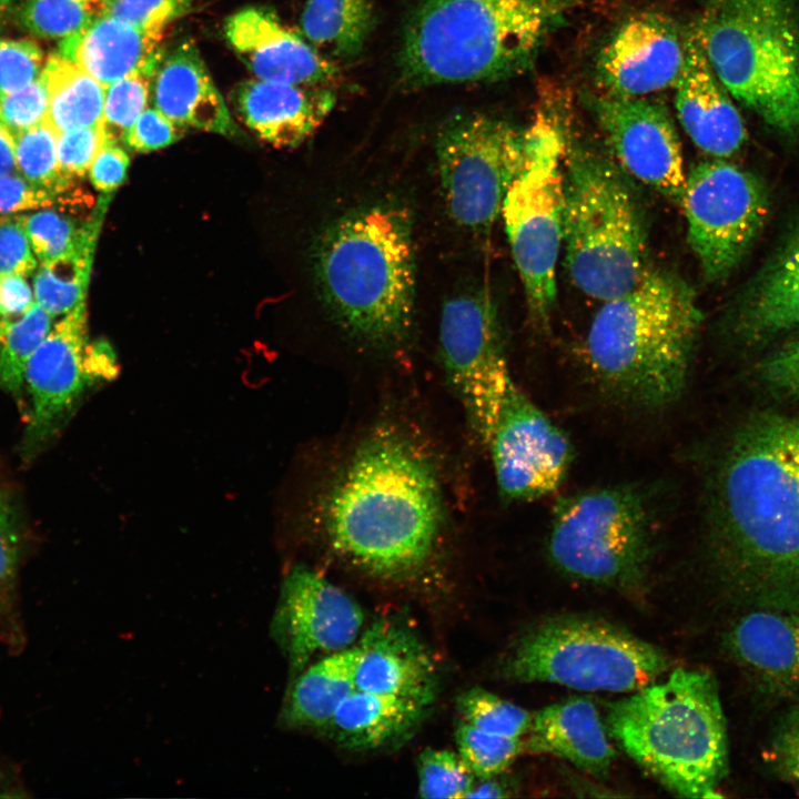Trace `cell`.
I'll list each match as a JSON object with an SVG mask.
<instances>
[{"instance_id": "6da1fadb", "label": "cell", "mask_w": 799, "mask_h": 799, "mask_svg": "<svg viewBox=\"0 0 799 799\" xmlns=\"http://www.w3.org/2000/svg\"><path fill=\"white\" fill-rule=\"evenodd\" d=\"M709 497L707 557L722 596L744 610L799 609V416L740 425Z\"/></svg>"}, {"instance_id": "7a4b0ae2", "label": "cell", "mask_w": 799, "mask_h": 799, "mask_svg": "<svg viewBox=\"0 0 799 799\" xmlns=\"http://www.w3.org/2000/svg\"><path fill=\"white\" fill-rule=\"evenodd\" d=\"M314 518L327 548L357 569L388 578L421 572L451 524L435 451L412 425L377 422L330 475Z\"/></svg>"}, {"instance_id": "3957f363", "label": "cell", "mask_w": 799, "mask_h": 799, "mask_svg": "<svg viewBox=\"0 0 799 799\" xmlns=\"http://www.w3.org/2000/svg\"><path fill=\"white\" fill-rule=\"evenodd\" d=\"M579 0H423L400 49L409 89L489 82L528 69Z\"/></svg>"}, {"instance_id": "277c9868", "label": "cell", "mask_w": 799, "mask_h": 799, "mask_svg": "<svg viewBox=\"0 0 799 799\" xmlns=\"http://www.w3.org/2000/svg\"><path fill=\"white\" fill-rule=\"evenodd\" d=\"M702 321L692 289L648 267L627 292L604 302L587 333V362L626 403L663 408L680 397Z\"/></svg>"}, {"instance_id": "5b68a950", "label": "cell", "mask_w": 799, "mask_h": 799, "mask_svg": "<svg viewBox=\"0 0 799 799\" xmlns=\"http://www.w3.org/2000/svg\"><path fill=\"white\" fill-rule=\"evenodd\" d=\"M406 208L380 204L334 222L316 247V275L341 326L357 341L390 350L412 327L415 263Z\"/></svg>"}, {"instance_id": "8992f818", "label": "cell", "mask_w": 799, "mask_h": 799, "mask_svg": "<svg viewBox=\"0 0 799 799\" xmlns=\"http://www.w3.org/2000/svg\"><path fill=\"white\" fill-rule=\"evenodd\" d=\"M606 727L624 752L672 793L720 796L728 735L710 671L676 668L665 680L610 704Z\"/></svg>"}, {"instance_id": "52a82bcc", "label": "cell", "mask_w": 799, "mask_h": 799, "mask_svg": "<svg viewBox=\"0 0 799 799\" xmlns=\"http://www.w3.org/2000/svg\"><path fill=\"white\" fill-rule=\"evenodd\" d=\"M647 223L628 174L594 149L566 138L563 247L575 286L607 301L649 267Z\"/></svg>"}, {"instance_id": "ba28073f", "label": "cell", "mask_w": 799, "mask_h": 799, "mask_svg": "<svg viewBox=\"0 0 799 799\" xmlns=\"http://www.w3.org/2000/svg\"><path fill=\"white\" fill-rule=\"evenodd\" d=\"M695 28L731 98L772 130L799 133L796 0H709Z\"/></svg>"}, {"instance_id": "9c48e42d", "label": "cell", "mask_w": 799, "mask_h": 799, "mask_svg": "<svg viewBox=\"0 0 799 799\" xmlns=\"http://www.w3.org/2000/svg\"><path fill=\"white\" fill-rule=\"evenodd\" d=\"M670 667L659 647L606 620L547 617L509 648L500 675L509 681L547 682L584 691L633 692Z\"/></svg>"}, {"instance_id": "30bf717a", "label": "cell", "mask_w": 799, "mask_h": 799, "mask_svg": "<svg viewBox=\"0 0 799 799\" xmlns=\"http://www.w3.org/2000/svg\"><path fill=\"white\" fill-rule=\"evenodd\" d=\"M654 546L653 509L639 486L586 489L562 496L554 505L547 555L572 579L623 593L639 590Z\"/></svg>"}, {"instance_id": "8fae6325", "label": "cell", "mask_w": 799, "mask_h": 799, "mask_svg": "<svg viewBox=\"0 0 799 799\" xmlns=\"http://www.w3.org/2000/svg\"><path fill=\"white\" fill-rule=\"evenodd\" d=\"M565 142L558 121L545 112L535 117L525 129L524 161L500 212L528 310L540 323L548 321L556 301Z\"/></svg>"}, {"instance_id": "7c38bea8", "label": "cell", "mask_w": 799, "mask_h": 799, "mask_svg": "<svg viewBox=\"0 0 799 799\" xmlns=\"http://www.w3.org/2000/svg\"><path fill=\"white\" fill-rule=\"evenodd\" d=\"M524 154L525 130L503 119L469 113L445 122L436 138V155L453 220L486 233L502 212Z\"/></svg>"}, {"instance_id": "4fadbf2b", "label": "cell", "mask_w": 799, "mask_h": 799, "mask_svg": "<svg viewBox=\"0 0 799 799\" xmlns=\"http://www.w3.org/2000/svg\"><path fill=\"white\" fill-rule=\"evenodd\" d=\"M680 204L690 247L704 276L716 282L735 270L761 230L768 196L754 174L717 158L691 166Z\"/></svg>"}, {"instance_id": "5bb4252c", "label": "cell", "mask_w": 799, "mask_h": 799, "mask_svg": "<svg viewBox=\"0 0 799 799\" xmlns=\"http://www.w3.org/2000/svg\"><path fill=\"white\" fill-rule=\"evenodd\" d=\"M439 342L447 382L471 432L487 446L513 381L496 311L488 297L467 293L448 300L442 311Z\"/></svg>"}, {"instance_id": "9a60e30c", "label": "cell", "mask_w": 799, "mask_h": 799, "mask_svg": "<svg viewBox=\"0 0 799 799\" xmlns=\"http://www.w3.org/2000/svg\"><path fill=\"white\" fill-rule=\"evenodd\" d=\"M115 360L105 343L90 345L85 303L63 315L33 353L24 374L30 398L28 439H48L87 387L114 374Z\"/></svg>"}, {"instance_id": "2e32d148", "label": "cell", "mask_w": 799, "mask_h": 799, "mask_svg": "<svg viewBox=\"0 0 799 799\" xmlns=\"http://www.w3.org/2000/svg\"><path fill=\"white\" fill-rule=\"evenodd\" d=\"M497 487L509 500L555 492L573 461L566 434L512 381L487 444Z\"/></svg>"}, {"instance_id": "e0dca14e", "label": "cell", "mask_w": 799, "mask_h": 799, "mask_svg": "<svg viewBox=\"0 0 799 799\" xmlns=\"http://www.w3.org/2000/svg\"><path fill=\"white\" fill-rule=\"evenodd\" d=\"M364 623L361 606L345 591L304 565L285 576L271 634L297 675L317 655L353 646Z\"/></svg>"}, {"instance_id": "ac0fdd59", "label": "cell", "mask_w": 799, "mask_h": 799, "mask_svg": "<svg viewBox=\"0 0 799 799\" xmlns=\"http://www.w3.org/2000/svg\"><path fill=\"white\" fill-rule=\"evenodd\" d=\"M589 107L605 139L628 174L680 204L686 174L680 141L663 104L641 98L595 97Z\"/></svg>"}, {"instance_id": "d6986e66", "label": "cell", "mask_w": 799, "mask_h": 799, "mask_svg": "<svg viewBox=\"0 0 799 799\" xmlns=\"http://www.w3.org/2000/svg\"><path fill=\"white\" fill-rule=\"evenodd\" d=\"M685 60V37L657 12H640L613 32L596 59V78L608 95L638 98L674 87Z\"/></svg>"}, {"instance_id": "ffe728a7", "label": "cell", "mask_w": 799, "mask_h": 799, "mask_svg": "<svg viewBox=\"0 0 799 799\" xmlns=\"http://www.w3.org/2000/svg\"><path fill=\"white\" fill-rule=\"evenodd\" d=\"M224 34L255 79L326 87L337 78L333 61L266 8L249 7L233 13L224 23Z\"/></svg>"}, {"instance_id": "44dd1931", "label": "cell", "mask_w": 799, "mask_h": 799, "mask_svg": "<svg viewBox=\"0 0 799 799\" xmlns=\"http://www.w3.org/2000/svg\"><path fill=\"white\" fill-rule=\"evenodd\" d=\"M722 645L762 695L799 700V609L745 610Z\"/></svg>"}, {"instance_id": "7402d4cb", "label": "cell", "mask_w": 799, "mask_h": 799, "mask_svg": "<svg viewBox=\"0 0 799 799\" xmlns=\"http://www.w3.org/2000/svg\"><path fill=\"white\" fill-rule=\"evenodd\" d=\"M675 87L678 119L698 149L727 158L745 144L742 117L714 72L695 27L685 36V60Z\"/></svg>"}, {"instance_id": "603a6c76", "label": "cell", "mask_w": 799, "mask_h": 799, "mask_svg": "<svg viewBox=\"0 0 799 799\" xmlns=\"http://www.w3.org/2000/svg\"><path fill=\"white\" fill-rule=\"evenodd\" d=\"M355 688L429 706L435 699V664L417 636L402 623L381 618L360 635Z\"/></svg>"}, {"instance_id": "cb8c5ba5", "label": "cell", "mask_w": 799, "mask_h": 799, "mask_svg": "<svg viewBox=\"0 0 799 799\" xmlns=\"http://www.w3.org/2000/svg\"><path fill=\"white\" fill-rule=\"evenodd\" d=\"M239 118L277 148L301 144L323 122L336 98L327 87L246 80L231 94Z\"/></svg>"}, {"instance_id": "d4e9b609", "label": "cell", "mask_w": 799, "mask_h": 799, "mask_svg": "<svg viewBox=\"0 0 799 799\" xmlns=\"http://www.w3.org/2000/svg\"><path fill=\"white\" fill-rule=\"evenodd\" d=\"M155 109L175 123L231 135L235 127L224 99L191 40L163 50L150 81Z\"/></svg>"}, {"instance_id": "484cf974", "label": "cell", "mask_w": 799, "mask_h": 799, "mask_svg": "<svg viewBox=\"0 0 799 799\" xmlns=\"http://www.w3.org/2000/svg\"><path fill=\"white\" fill-rule=\"evenodd\" d=\"M525 752L559 757L597 778L609 773L615 751L597 707L572 697L533 714L524 737Z\"/></svg>"}, {"instance_id": "4316f807", "label": "cell", "mask_w": 799, "mask_h": 799, "mask_svg": "<svg viewBox=\"0 0 799 799\" xmlns=\"http://www.w3.org/2000/svg\"><path fill=\"white\" fill-rule=\"evenodd\" d=\"M163 32L146 31L101 14L61 40L59 54L74 62L105 88L136 73L152 77L162 55Z\"/></svg>"}, {"instance_id": "83f0119b", "label": "cell", "mask_w": 799, "mask_h": 799, "mask_svg": "<svg viewBox=\"0 0 799 799\" xmlns=\"http://www.w3.org/2000/svg\"><path fill=\"white\" fill-rule=\"evenodd\" d=\"M427 707L406 698L355 689L322 731L347 750H377L407 738Z\"/></svg>"}, {"instance_id": "f1b7e54d", "label": "cell", "mask_w": 799, "mask_h": 799, "mask_svg": "<svg viewBox=\"0 0 799 799\" xmlns=\"http://www.w3.org/2000/svg\"><path fill=\"white\" fill-rule=\"evenodd\" d=\"M360 648H348L323 656L295 675L281 721L290 728L323 730L340 705L355 688Z\"/></svg>"}, {"instance_id": "f546056e", "label": "cell", "mask_w": 799, "mask_h": 799, "mask_svg": "<svg viewBox=\"0 0 799 799\" xmlns=\"http://www.w3.org/2000/svg\"><path fill=\"white\" fill-rule=\"evenodd\" d=\"M739 326L750 335L799 327V236L768 269L739 309Z\"/></svg>"}, {"instance_id": "4dcf8cb0", "label": "cell", "mask_w": 799, "mask_h": 799, "mask_svg": "<svg viewBox=\"0 0 799 799\" xmlns=\"http://www.w3.org/2000/svg\"><path fill=\"white\" fill-rule=\"evenodd\" d=\"M48 90L45 121L58 133L102 123L105 87L59 53L42 70Z\"/></svg>"}, {"instance_id": "1f68e13d", "label": "cell", "mask_w": 799, "mask_h": 799, "mask_svg": "<svg viewBox=\"0 0 799 799\" xmlns=\"http://www.w3.org/2000/svg\"><path fill=\"white\" fill-rule=\"evenodd\" d=\"M372 23L371 0H307L301 16L306 40L341 59L362 51Z\"/></svg>"}, {"instance_id": "d6a6232c", "label": "cell", "mask_w": 799, "mask_h": 799, "mask_svg": "<svg viewBox=\"0 0 799 799\" xmlns=\"http://www.w3.org/2000/svg\"><path fill=\"white\" fill-rule=\"evenodd\" d=\"M111 194H103L89 215L44 209L29 215H21L31 249L41 263H47L65 253L97 243L98 234L110 202Z\"/></svg>"}, {"instance_id": "836d02e7", "label": "cell", "mask_w": 799, "mask_h": 799, "mask_svg": "<svg viewBox=\"0 0 799 799\" xmlns=\"http://www.w3.org/2000/svg\"><path fill=\"white\" fill-rule=\"evenodd\" d=\"M95 244L41 263L33 280L34 296L52 317L65 315L85 303Z\"/></svg>"}, {"instance_id": "e575fe53", "label": "cell", "mask_w": 799, "mask_h": 799, "mask_svg": "<svg viewBox=\"0 0 799 799\" xmlns=\"http://www.w3.org/2000/svg\"><path fill=\"white\" fill-rule=\"evenodd\" d=\"M52 316L37 302L19 318L0 317V388L19 394L30 358L52 328Z\"/></svg>"}, {"instance_id": "d590c367", "label": "cell", "mask_w": 799, "mask_h": 799, "mask_svg": "<svg viewBox=\"0 0 799 799\" xmlns=\"http://www.w3.org/2000/svg\"><path fill=\"white\" fill-rule=\"evenodd\" d=\"M107 0H26L19 21L30 33L63 40L104 13Z\"/></svg>"}, {"instance_id": "8d00e7d4", "label": "cell", "mask_w": 799, "mask_h": 799, "mask_svg": "<svg viewBox=\"0 0 799 799\" xmlns=\"http://www.w3.org/2000/svg\"><path fill=\"white\" fill-rule=\"evenodd\" d=\"M13 138L16 164L23 178L61 194L72 185L60 172L58 162V133L43 122Z\"/></svg>"}, {"instance_id": "74e56055", "label": "cell", "mask_w": 799, "mask_h": 799, "mask_svg": "<svg viewBox=\"0 0 799 799\" xmlns=\"http://www.w3.org/2000/svg\"><path fill=\"white\" fill-rule=\"evenodd\" d=\"M462 720L488 734L524 738L533 714L483 688L462 692L456 701Z\"/></svg>"}, {"instance_id": "f35d334b", "label": "cell", "mask_w": 799, "mask_h": 799, "mask_svg": "<svg viewBox=\"0 0 799 799\" xmlns=\"http://www.w3.org/2000/svg\"><path fill=\"white\" fill-rule=\"evenodd\" d=\"M457 752L477 779L502 775L523 752L524 738L479 730L461 721L455 731Z\"/></svg>"}, {"instance_id": "ab89813d", "label": "cell", "mask_w": 799, "mask_h": 799, "mask_svg": "<svg viewBox=\"0 0 799 799\" xmlns=\"http://www.w3.org/2000/svg\"><path fill=\"white\" fill-rule=\"evenodd\" d=\"M418 793L426 799L466 798L476 776L458 752L424 749L417 761Z\"/></svg>"}, {"instance_id": "60d3db41", "label": "cell", "mask_w": 799, "mask_h": 799, "mask_svg": "<svg viewBox=\"0 0 799 799\" xmlns=\"http://www.w3.org/2000/svg\"><path fill=\"white\" fill-rule=\"evenodd\" d=\"M151 77H124L105 88L102 127L107 143H124L128 132L146 109Z\"/></svg>"}, {"instance_id": "b9f144b4", "label": "cell", "mask_w": 799, "mask_h": 799, "mask_svg": "<svg viewBox=\"0 0 799 799\" xmlns=\"http://www.w3.org/2000/svg\"><path fill=\"white\" fill-rule=\"evenodd\" d=\"M763 757L775 776L799 783V702L785 710L773 724Z\"/></svg>"}, {"instance_id": "7bdbcfd3", "label": "cell", "mask_w": 799, "mask_h": 799, "mask_svg": "<svg viewBox=\"0 0 799 799\" xmlns=\"http://www.w3.org/2000/svg\"><path fill=\"white\" fill-rule=\"evenodd\" d=\"M41 48L28 39L0 40V95L17 91L42 73Z\"/></svg>"}, {"instance_id": "ee69618b", "label": "cell", "mask_w": 799, "mask_h": 799, "mask_svg": "<svg viewBox=\"0 0 799 799\" xmlns=\"http://www.w3.org/2000/svg\"><path fill=\"white\" fill-rule=\"evenodd\" d=\"M192 3L193 0H107L103 14L142 30L163 32L168 24L186 14Z\"/></svg>"}, {"instance_id": "f6af8a7d", "label": "cell", "mask_w": 799, "mask_h": 799, "mask_svg": "<svg viewBox=\"0 0 799 799\" xmlns=\"http://www.w3.org/2000/svg\"><path fill=\"white\" fill-rule=\"evenodd\" d=\"M48 90L41 75L32 83L0 95V122L13 136L44 121Z\"/></svg>"}, {"instance_id": "bcb514c9", "label": "cell", "mask_w": 799, "mask_h": 799, "mask_svg": "<svg viewBox=\"0 0 799 799\" xmlns=\"http://www.w3.org/2000/svg\"><path fill=\"white\" fill-rule=\"evenodd\" d=\"M105 143L102 123L58 134V162L61 174L71 182L83 178Z\"/></svg>"}, {"instance_id": "7dc6e473", "label": "cell", "mask_w": 799, "mask_h": 799, "mask_svg": "<svg viewBox=\"0 0 799 799\" xmlns=\"http://www.w3.org/2000/svg\"><path fill=\"white\" fill-rule=\"evenodd\" d=\"M185 132L155 108L145 109L127 134L124 143L138 152L155 151L174 143Z\"/></svg>"}, {"instance_id": "c3c4849f", "label": "cell", "mask_w": 799, "mask_h": 799, "mask_svg": "<svg viewBox=\"0 0 799 799\" xmlns=\"http://www.w3.org/2000/svg\"><path fill=\"white\" fill-rule=\"evenodd\" d=\"M20 216L0 219V274H31L37 267Z\"/></svg>"}, {"instance_id": "681fc988", "label": "cell", "mask_w": 799, "mask_h": 799, "mask_svg": "<svg viewBox=\"0 0 799 799\" xmlns=\"http://www.w3.org/2000/svg\"><path fill=\"white\" fill-rule=\"evenodd\" d=\"M59 200L60 194L26 178L11 174L0 176V213L49 209L59 204Z\"/></svg>"}, {"instance_id": "f907efd6", "label": "cell", "mask_w": 799, "mask_h": 799, "mask_svg": "<svg viewBox=\"0 0 799 799\" xmlns=\"http://www.w3.org/2000/svg\"><path fill=\"white\" fill-rule=\"evenodd\" d=\"M130 158L119 144L105 143L89 169L92 185L103 194H111L125 180Z\"/></svg>"}, {"instance_id": "816d5d0a", "label": "cell", "mask_w": 799, "mask_h": 799, "mask_svg": "<svg viewBox=\"0 0 799 799\" xmlns=\"http://www.w3.org/2000/svg\"><path fill=\"white\" fill-rule=\"evenodd\" d=\"M761 373L772 387L799 400V341L767 358Z\"/></svg>"}, {"instance_id": "f5cc1de1", "label": "cell", "mask_w": 799, "mask_h": 799, "mask_svg": "<svg viewBox=\"0 0 799 799\" xmlns=\"http://www.w3.org/2000/svg\"><path fill=\"white\" fill-rule=\"evenodd\" d=\"M18 533L10 507L0 495V594L11 586L18 565Z\"/></svg>"}, {"instance_id": "db71d44e", "label": "cell", "mask_w": 799, "mask_h": 799, "mask_svg": "<svg viewBox=\"0 0 799 799\" xmlns=\"http://www.w3.org/2000/svg\"><path fill=\"white\" fill-rule=\"evenodd\" d=\"M31 289L19 274H0V317L21 316L34 304Z\"/></svg>"}, {"instance_id": "11a10c76", "label": "cell", "mask_w": 799, "mask_h": 799, "mask_svg": "<svg viewBox=\"0 0 799 799\" xmlns=\"http://www.w3.org/2000/svg\"><path fill=\"white\" fill-rule=\"evenodd\" d=\"M512 788L508 782L502 780L499 775L479 778L467 793L466 798H504L510 796Z\"/></svg>"}, {"instance_id": "9f6ffc18", "label": "cell", "mask_w": 799, "mask_h": 799, "mask_svg": "<svg viewBox=\"0 0 799 799\" xmlns=\"http://www.w3.org/2000/svg\"><path fill=\"white\" fill-rule=\"evenodd\" d=\"M17 164L13 138L0 122V176L11 174Z\"/></svg>"}, {"instance_id": "6f0895ef", "label": "cell", "mask_w": 799, "mask_h": 799, "mask_svg": "<svg viewBox=\"0 0 799 799\" xmlns=\"http://www.w3.org/2000/svg\"><path fill=\"white\" fill-rule=\"evenodd\" d=\"M16 0H0V14L7 12Z\"/></svg>"}]
</instances>
